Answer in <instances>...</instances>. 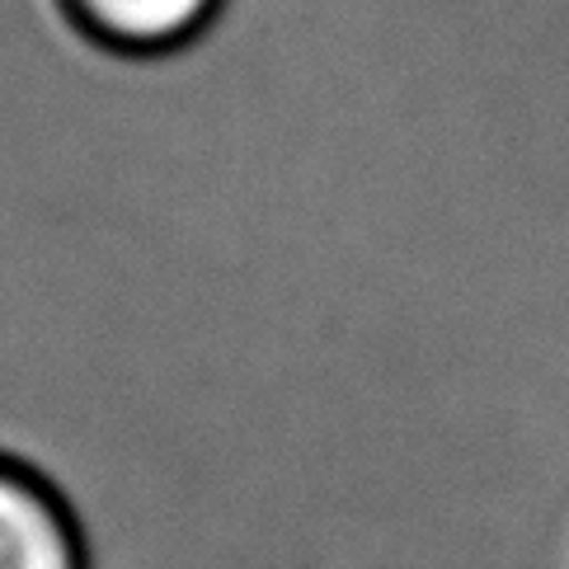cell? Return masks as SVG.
I'll return each mask as SVG.
<instances>
[{"instance_id":"cell-1","label":"cell","mask_w":569,"mask_h":569,"mask_svg":"<svg viewBox=\"0 0 569 569\" xmlns=\"http://www.w3.org/2000/svg\"><path fill=\"white\" fill-rule=\"evenodd\" d=\"M0 569H94L67 485L14 447H0Z\"/></svg>"},{"instance_id":"cell-2","label":"cell","mask_w":569,"mask_h":569,"mask_svg":"<svg viewBox=\"0 0 569 569\" xmlns=\"http://www.w3.org/2000/svg\"><path fill=\"white\" fill-rule=\"evenodd\" d=\"M231 0H48L80 48L113 62H166L198 48Z\"/></svg>"}]
</instances>
